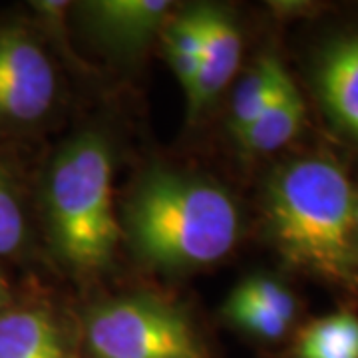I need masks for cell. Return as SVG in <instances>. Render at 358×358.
Listing matches in <instances>:
<instances>
[{"instance_id":"obj_1","label":"cell","mask_w":358,"mask_h":358,"mask_svg":"<svg viewBox=\"0 0 358 358\" xmlns=\"http://www.w3.org/2000/svg\"><path fill=\"white\" fill-rule=\"evenodd\" d=\"M124 225L129 245L145 263L197 268L229 255L239 237V211L217 183L155 167L136 183Z\"/></svg>"},{"instance_id":"obj_2","label":"cell","mask_w":358,"mask_h":358,"mask_svg":"<svg viewBox=\"0 0 358 358\" xmlns=\"http://www.w3.org/2000/svg\"><path fill=\"white\" fill-rule=\"evenodd\" d=\"M265 203L275 245L293 267L358 281V199L341 167L322 157L291 162L268 181Z\"/></svg>"},{"instance_id":"obj_3","label":"cell","mask_w":358,"mask_h":358,"mask_svg":"<svg viewBox=\"0 0 358 358\" xmlns=\"http://www.w3.org/2000/svg\"><path fill=\"white\" fill-rule=\"evenodd\" d=\"M54 251L80 273L110 265L120 239L112 201V155L98 134H80L56 154L44 185Z\"/></svg>"},{"instance_id":"obj_4","label":"cell","mask_w":358,"mask_h":358,"mask_svg":"<svg viewBox=\"0 0 358 358\" xmlns=\"http://www.w3.org/2000/svg\"><path fill=\"white\" fill-rule=\"evenodd\" d=\"M86 358H211L192 319L152 296L96 307L84 324Z\"/></svg>"},{"instance_id":"obj_5","label":"cell","mask_w":358,"mask_h":358,"mask_svg":"<svg viewBox=\"0 0 358 358\" xmlns=\"http://www.w3.org/2000/svg\"><path fill=\"white\" fill-rule=\"evenodd\" d=\"M56 94V70L36 36L20 24L0 26V128L38 124Z\"/></svg>"},{"instance_id":"obj_6","label":"cell","mask_w":358,"mask_h":358,"mask_svg":"<svg viewBox=\"0 0 358 358\" xmlns=\"http://www.w3.org/2000/svg\"><path fill=\"white\" fill-rule=\"evenodd\" d=\"M197 10L203 32V52L197 80L187 94L192 120L215 102L219 94L229 86L243 54L241 32L229 14L217 6H197Z\"/></svg>"},{"instance_id":"obj_7","label":"cell","mask_w":358,"mask_h":358,"mask_svg":"<svg viewBox=\"0 0 358 358\" xmlns=\"http://www.w3.org/2000/svg\"><path fill=\"white\" fill-rule=\"evenodd\" d=\"M167 0H98L82 6L90 34L115 54H134L164 28Z\"/></svg>"},{"instance_id":"obj_8","label":"cell","mask_w":358,"mask_h":358,"mask_svg":"<svg viewBox=\"0 0 358 358\" xmlns=\"http://www.w3.org/2000/svg\"><path fill=\"white\" fill-rule=\"evenodd\" d=\"M0 358H78L62 327L34 305H16L0 313Z\"/></svg>"},{"instance_id":"obj_9","label":"cell","mask_w":358,"mask_h":358,"mask_svg":"<svg viewBox=\"0 0 358 358\" xmlns=\"http://www.w3.org/2000/svg\"><path fill=\"white\" fill-rule=\"evenodd\" d=\"M317 86L334 122L358 140V34L336 38L324 48Z\"/></svg>"},{"instance_id":"obj_10","label":"cell","mask_w":358,"mask_h":358,"mask_svg":"<svg viewBox=\"0 0 358 358\" xmlns=\"http://www.w3.org/2000/svg\"><path fill=\"white\" fill-rule=\"evenodd\" d=\"M305 122V102L291 80L275 102L268 106L237 140L249 154H271L296 138Z\"/></svg>"},{"instance_id":"obj_11","label":"cell","mask_w":358,"mask_h":358,"mask_svg":"<svg viewBox=\"0 0 358 358\" xmlns=\"http://www.w3.org/2000/svg\"><path fill=\"white\" fill-rule=\"evenodd\" d=\"M291 82L285 66L275 56H265L257 62L237 84L231 98L229 128L237 136L255 122L271 103L279 98L285 86Z\"/></svg>"},{"instance_id":"obj_12","label":"cell","mask_w":358,"mask_h":358,"mask_svg":"<svg viewBox=\"0 0 358 358\" xmlns=\"http://www.w3.org/2000/svg\"><path fill=\"white\" fill-rule=\"evenodd\" d=\"M291 358H358V317L341 310L308 322L294 338Z\"/></svg>"},{"instance_id":"obj_13","label":"cell","mask_w":358,"mask_h":358,"mask_svg":"<svg viewBox=\"0 0 358 358\" xmlns=\"http://www.w3.org/2000/svg\"><path fill=\"white\" fill-rule=\"evenodd\" d=\"M162 34L167 62L187 96L199 74L203 52V32L197 6L171 18L166 28H162Z\"/></svg>"},{"instance_id":"obj_14","label":"cell","mask_w":358,"mask_h":358,"mask_svg":"<svg viewBox=\"0 0 358 358\" xmlns=\"http://www.w3.org/2000/svg\"><path fill=\"white\" fill-rule=\"evenodd\" d=\"M223 310H225V317L235 327H239L243 333L257 338L259 343H267V345L282 341L293 327V322L282 319L281 315L273 313L271 308L247 299L239 291L231 293Z\"/></svg>"},{"instance_id":"obj_15","label":"cell","mask_w":358,"mask_h":358,"mask_svg":"<svg viewBox=\"0 0 358 358\" xmlns=\"http://www.w3.org/2000/svg\"><path fill=\"white\" fill-rule=\"evenodd\" d=\"M28 239V219L16 178L0 164V259L18 255Z\"/></svg>"},{"instance_id":"obj_16","label":"cell","mask_w":358,"mask_h":358,"mask_svg":"<svg viewBox=\"0 0 358 358\" xmlns=\"http://www.w3.org/2000/svg\"><path fill=\"white\" fill-rule=\"evenodd\" d=\"M235 291H239L247 299L255 301V303L263 305V307L271 308L273 313L281 315L282 319H287L289 322H294V319H296L294 294L282 282L275 281L271 277H263V275L249 277Z\"/></svg>"},{"instance_id":"obj_17","label":"cell","mask_w":358,"mask_h":358,"mask_svg":"<svg viewBox=\"0 0 358 358\" xmlns=\"http://www.w3.org/2000/svg\"><path fill=\"white\" fill-rule=\"evenodd\" d=\"M14 303L13 299V291H10V285L6 282V279L0 275V313L4 308H8Z\"/></svg>"},{"instance_id":"obj_18","label":"cell","mask_w":358,"mask_h":358,"mask_svg":"<svg viewBox=\"0 0 358 358\" xmlns=\"http://www.w3.org/2000/svg\"><path fill=\"white\" fill-rule=\"evenodd\" d=\"M357 247H358V203H357Z\"/></svg>"}]
</instances>
